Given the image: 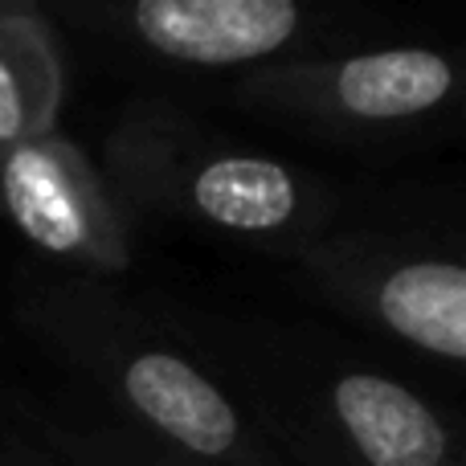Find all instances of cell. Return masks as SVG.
I'll use <instances>...</instances> for the list:
<instances>
[{
	"instance_id": "4",
	"label": "cell",
	"mask_w": 466,
	"mask_h": 466,
	"mask_svg": "<svg viewBox=\"0 0 466 466\" xmlns=\"http://www.w3.org/2000/svg\"><path fill=\"white\" fill-rule=\"evenodd\" d=\"M226 103L352 152L438 144L462 127L459 49L385 41L233 74Z\"/></svg>"
},
{
	"instance_id": "3",
	"label": "cell",
	"mask_w": 466,
	"mask_h": 466,
	"mask_svg": "<svg viewBox=\"0 0 466 466\" xmlns=\"http://www.w3.org/2000/svg\"><path fill=\"white\" fill-rule=\"evenodd\" d=\"M95 160L136 229L209 233L295 262L307 241L344 221V197L328 177L233 144L172 98H131Z\"/></svg>"
},
{
	"instance_id": "6",
	"label": "cell",
	"mask_w": 466,
	"mask_h": 466,
	"mask_svg": "<svg viewBox=\"0 0 466 466\" xmlns=\"http://www.w3.org/2000/svg\"><path fill=\"white\" fill-rule=\"evenodd\" d=\"M336 311L410 356L459 377L466 364V266L430 229L336 221L295 254Z\"/></svg>"
},
{
	"instance_id": "9",
	"label": "cell",
	"mask_w": 466,
	"mask_h": 466,
	"mask_svg": "<svg viewBox=\"0 0 466 466\" xmlns=\"http://www.w3.org/2000/svg\"><path fill=\"white\" fill-rule=\"evenodd\" d=\"M8 421L29 434L57 466H221L197 459L188 451L147 438L115 418H86V413H57L41 401L16 397L8 401Z\"/></svg>"
},
{
	"instance_id": "11",
	"label": "cell",
	"mask_w": 466,
	"mask_h": 466,
	"mask_svg": "<svg viewBox=\"0 0 466 466\" xmlns=\"http://www.w3.org/2000/svg\"><path fill=\"white\" fill-rule=\"evenodd\" d=\"M46 0H0V13H41Z\"/></svg>"
},
{
	"instance_id": "5",
	"label": "cell",
	"mask_w": 466,
	"mask_h": 466,
	"mask_svg": "<svg viewBox=\"0 0 466 466\" xmlns=\"http://www.w3.org/2000/svg\"><path fill=\"white\" fill-rule=\"evenodd\" d=\"M41 16L160 66L229 74L401 41L364 0H46Z\"/></svg>"
},
{
	"instance_id": "1",
	"label": "cell",
	"mask_w": 466,
	"mask_h": 466,
	"mask_svg": "<svg viewBox=\"0 0 466 466\" xmlns=\"http://www.w3.org/2000/svg\"><path fill=\"white\" fill-rule=\"evenodd\" d=\"M282 466H462L459 413L323 328L160 307Z\"/></svg>"
},
{
	"instance_id": "2",
	"label": "cell",
	"mask_w": 466,
	"mask_h": 466,
	"mask_svg": "<svg viewBox=\"0 0 466 466\" xmlns=\"http://www.w3.org/2000/svg\"><path fill=\"white\" fill-rule=\"evenodd\" d=\"M13 315L111 410L106 418L221 466H282L193 348L115 279L21 270Z\"/></svg>"
},
{
	"instance_id": "10",
	"label": "cell",
	"mask_w": 466,
	"mask_h": 466,
	"mask_svg": "<svg viewBox=\"0 0 466 466\" xmlns=\"http://www.w3.org/2000/svg\"><path fill=\"white\" fill-rule=\"evenodd\" d=\"M0 466H57V462L29 434H21L8 418H0Z\"/></svg>"
},
{
	"instance_id": "7",
	"label": "cell",
	"mask_w": 466,
	"mask_h": 466,
	"mask_svg": "<svg viewBox=\"0 0 466 466\" xmlns=\"http://www.w3.org/2000/svg\"><path fill=\"white\" fill-rule=\"evenodd\" d=\"M0 218L46 266L115 279L131 266L136 226L82 144L46 131L0 152Z\"/></svg>"
},
{
	"instance_id": "8",
	"label": "cell",
	"mask_w": 466,
	"mask_h": 466,
	"mask_svg": "<svg viewBox=\"0 0 466 466\" xmlns=\"http://www.w3.org/2000/svg\"><path fill=\"white\" fill-rule=\"evenodd\" d=\"M66 62L54 21L41 13H0V152L57 131Z\"/></svg>"
}]
</instances>
